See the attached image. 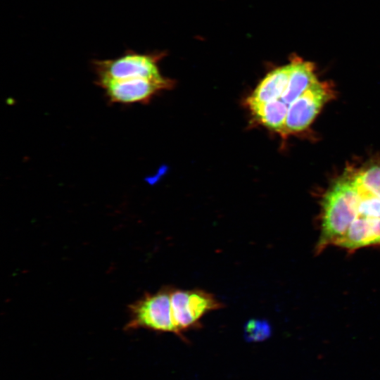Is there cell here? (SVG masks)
<instances>
[{"label": "cell", "mask_w": 380, "mask_h": 380, "mask_svg": "<svg viewBox=\"0 0 380 380\" xmlns=\"http://www.w3.org/2000/svg\"><path fill=\"white\" fill-rule=\"evenodd\" d=\"M357 192L349 170L334 182L322 201L317 253L335 246L345 234L357 217Z\"/></svg>", "instance_id": "cell-1"}, {"label": "cell", "mask_w": 380, "mask_h": 380, "mask_svg": "<svg viewBox=\"0 0 380 380\" xmlns=\"http://www.w3.org/2000/svg\"><path fill=\"white\" fill-rule=\"evenodd\" d=\"M172 289L166 286L156 293H146L129 305V320L126 328H145L159 332H171L179 337L172 315Z\"/></svg>", "instance_id": "cell-2"}, {"label": "cell", "mask_w": 380, "mask_h": 380, "mask_svg": "<svg viewBox=\"0 0 380 380\" xmlns=\"http://www.w3.org/2000/svg\"><path fill=\"white\" fill-rule=\"evenodd\" d=\"M170 298L173 322L181 338L185 331L201 327L205 315L224 307L213 293L202 289L172 288Z\"/></svg>", "instance_id": "cell-3"}, {"label": "cell", "mask_w": 380, "mask_h": 380, "mask_svg": "<svg viewBox=\"0 0 380 380\" xmlns=\"http://www.w3.org/2000/svg\"><path fill=\"white\" fill-rule=\"evenodd\" d=\"M158 56L139 53L127 50L122 55L111 59H96L92 68L96 80L146 78L164 79L157 65Z\"/></svg>", "instance_id": "cell-4"}, {"label": "cell", "mask_w": 380, "mask_h": 380, "mask_svg": "<svg viewBox=\"0 0 380 380\" xmlns=\"http://www.w3.org/2000/svg\"><path fill=\"white\" fill-rule=\"evenodd\" d=\"M334 96L330 84L318 80L289 106L281 135H289L308 128L323 106Z\"/></svg>", "instance_id": "cell-5"}, {"label": "cell", "mask_w": 380, "mask_h": 380, "mask_svg": "<svg viewBox=\"0 0 380 380\" xmlns=\"http://www.w3.org/2000/svg\"><path fill=\"white\" fill-rule=\"evenodd\" d=\"M111 103L131 104L147 101L156 93L170 87L166 79L132 78L96 80Z\"/></svg>", "instance_id": "cell-6"}, {"label": "cell", "mask_w": 380, "mask_h": 380, "mask_svg": "<svg viewBox=\"0 0 380 380\" xmlns=\"http://www.w3.org/2000/svg\"><path fill=\"white\" fill-rule=\"evenodd\" d=\"M335 246L350 253L362 248L380 246V218H356Z\"/></svg>", "instance_id": "cell-7"}, {"label": "cell", "mask_w": 380, "mask_h": 380, "mask_svg": "<svg viewBox=\"0 0 380 380\" xmlns=\"http://www.w3.org/2000/svg\"><path fill=\"white\" fill-rule=\"evenodd\" d=\"M290 72V63L272 70L259 83L247 101L265 103L280 99L287 88Z\"/></svg>", "instance_id": "cell-8"}, {"label": "cell", "mask_w": 380, "mask_h": 380, "mask_svg": "<svg viewBox=\"0 0 380 380\" xmlns=\"http://www.w3.org/2000/svg\"><path fill=\"white\" fill-rule=\"evenodd\" d=\"M291 72L287 88L280 99L289 106L317 80L313 63L294 57L290 63Z\"/></svg>", "instance_id": "cell-9"}, {"label": "cell", "mask_w": 380, "mask_h": 380, "mask_svg": "<svg viewBox=\"0 0 380 380\" xmlns=\"http://www.w3.org/2000/svg\"><path fill=\"white\" fill-rule=\"evenodd\" d=\"M254 117L267 128L281 134L289 106L281 99L270 102L246 101Z\"/></svg>", "instance_id": "cell-10"}, {"label": "cell", "mask_w": 380, "mask_h": 380, "mask_svg": "<svg viewBox=\"0 0 380 380\" xmlns=\"http://www.w3.org/2000/svg\"><path fill=\"white\" fill-rule=\"evenodd\" d=\"M356 180L366 189L380 198V164H372L353 172Z\"/></svg>", "instance_id": "cell-11"}, {"label": "cell", "mask_w": 380, "mask_h": 380, "mask_svg": "<svg viewBox=\"0 0 380 380\" xmlns=\"http://www.w3.org/2000/svg\"><path fill=\"white\" fill-rule=\"evenodd\" d=\"M272 334L270 324L265 319H251L243 327V336L248 342H260L270 338Z\"/></svg>", "instance_id": "cell-12"}]
</instances>
